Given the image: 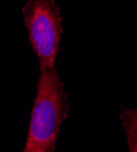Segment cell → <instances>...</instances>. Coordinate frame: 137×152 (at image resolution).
<instances>
[{"instance_id": "cell-3", "label": "cell", "mask_w": 137, "mask_h": 152, "mask_svg": "<svg viewBox=\"0 0 137 152\" xmlns=\"http://www.w3.org/2000/svg\"><path fill=\"white\" fill-rule=\"evenodd\" d=\"M121 121L124 124L129 151L137 152V108L136 110H124L121 113Z\"/></svg>"}, {"instance_id": "cell-1", "label": "cell", "mask_w": 137, "mask_h": 152, "mask_svg": "<svg viewBox=\"0 0 137 152\" xmlns=\"http://www.w3.org/2000/svg\"><path fill=\"white\" fill-rule=\"evenodd\" d=\"M24 152H52L70 106L55 68L41 69Z\"/></svg>"}, {"instance_id": "cell-2", "label": "cell", "mask_w": 137, "mask_h": 152, "mask_svg": "<svg viewBox=\"0 0 137 152\" xmlns=\"http://www.w3.org/2000/svg\"><path fill=\"white\" fill-rule=\"evenodd\" d=\"M41 69L54 67L61 39V17L54 0H28L22 10Z\"/></svg>"}]
</instances>
